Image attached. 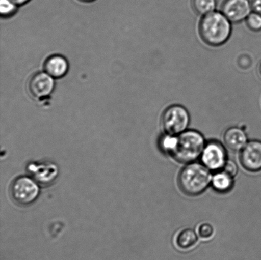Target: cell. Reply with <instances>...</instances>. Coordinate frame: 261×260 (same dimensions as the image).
<instances>
[{
    "label": "cell",
    "mask_w": 261,
    "mask_h": 260,
    "mask_svg": "<svg viewBox=\"0 0 261 260\" xmlns=\"http://www.w3.org/2000/svg\"><path fill=\"white\" fill-rule=\"evenodd\" d=\"M231 21L219 12L204 15L199 22V32L202 40L212 47L226 43L231 36Z\"/></svg>",
    "instance_id": "cell-1"
},
{
    "label": "cell",
    "mask_w": 261,
    "mask_h": 260,
    "mask_svg": "<svg viewBox=\"0 0 261 260\" xmlns=\"http://www.w3.org/2000/svg\"><path fill=\"white\" fill-rule=\"evenodd\" d=\"M212 176L203 164H188L179 173L178 183L180 190L189 196L201 194L211 184Z\"/></svg>",
    "instance_id": "cell-2"
},
{
    "label": "cell",
    "mask_w": 261,
    "mask_h": 260,
    "mask_svg": "<svg viewBox=\"0 0 261 260\" xmlns=\"http://www.w3.org/2000/svg\"><path fill=\"white\" fill-rule=\"evenodd\" d=\"M204 137L200 132L189 130L179 134L171 156L182 164L194 162L201 157L205 147Z\"/></svg>",
    "instance_id": "cell-3"
},
{
    "label": "cell",
    "mask_w": 261,
    "mask_h": 260,
    "mask_svg": "<svg viewBox=\"0 0 261 260\" xmlns=\"http://www.w3.org/2000/svg\"><path fill=\"white\" fill-rule=\"evenodd\" d=\"M189 122L188 110L180 105H173L163 112L161 123L165 133L178 136L187 131Z\"/></svg>",
    "instance_id": "cell-4"
},
{
    "label": "cell",
    "mask_w": 261,
    "mask_h": 260,
    "mask_svg": "<svg viewBox=\"0 0 261 260\" xmlns=\"http://www.w3.org/2000/svg\"><path fill=\"white\" fill-rule=\"evenodd\" d=\"M11 194L12 198L19 205H30L37 200L39 195V188L32 178L20 177L12 183Z\"/></svg>",
    "instance_id": "cell-5"
},
{
    "label": "cell",
    "mask_w": 261,
    "mask_h": 260,
    "mask_svg": "<svg viewBox=\"0 0 261 260\" xmlns=\"http://www.w3.org/2000/svg\"><path fill=\"white\" fill-rule=\"evenodd\" d=\"M202 164L210 170L219 171L227 162V152L223 145L217 141L207 142L201 155Z\"/></svg>",
    "instance_id": "cell-6"
},
{
    "label": "cell",
    "mask_w": 261,
    "mask_h": 260,
    "mask_svg": "<svg viewBox=\"0 0 261 260\" xmlns=\"http://www.w3.org/2000/svg\"><path fill=\"white\" fill-rule=\"evenodd\" d=\"M55 85L53 78L45 72H38L31 76L28 83V90L33 98L41 99L50 95Z\"/></svg>",
    "instance_id": "cell-7"
},
{
    "label": "cell",
    "mask_w": 261,
    "mask_h": 260,
    "mask_svg": "<svg viewBox=\"0 0 261 260\" xmlns=\"http://www.w3.org/2000/svg\"><path fill=\"white\" fill-rule=\"evenodd\" d=\"M241 164L250 172L261 170V141L257 140L248 142L240 155Z\"/></svg>",
    "instance_id": "cell-8"
},
{
    "label": "cell",
    "mask_w": 261,
    "mask_h": 260,
    "mask_svg": "<svg viewBox=\"0 0 261 260\" xmlns=\"http://www.w3.org/2000/svg\"><path fill=\"white\" fill-rule=\"evenodd\" d=\"M251 10L249 0H226L222 7V14L232 22L246 19Z\"/></svg>",
    "instance_id": "cell-9"
},
{
    "label": "cell",
    "mask_w": 261,
    "mask_h": 260,
    "mask_svg": "<svg viewBox=\"0 0 261 260\" xmlns=\"http://www.w3.org/2000/svg\"><path fill=\"white\" fill-rule=\"evenodd\" d=\"M28 170L32 173L35 180L40 185H47L52 183L57 178L58 169L57 166L50 163L41 164H30Z\"/></svg>",
    "instance_id": "cell-10"
},
{
    "label": "cell",
    "mask_w": 261,
    "mask_h": 260,
    "mask_svg": "<svg viewBox=\"0 0 261 260\" xmlns=\"http://www.w3.org/2000/svg\"><path fill=\"white\" fill-rule=\"evenodd\" d=\"M43 70L47 75L53 78H61L68 73V61L61 55H50L43 64Z\"/></svg>",
    "instance_id": "cell-11"
},
{
    "label": "cell",
    "mask_w": 261,
    "mask_h": 260,
    "mask_svg": "<svg viewBox=\"0 0 261 260\" xmlns=\"http://www.w3.org/2000/svg\"><path fill=\"white\" fill-rule=\"evenodd\" d=\"M224 141L230 150L239 151L244 149L248 142L247 134L239 127H231L225 132Z\"/></svg>",
    "instance_id": "cell-12"
},
{
    "label": "cell",
    "mask_w": 261,
    "mask_h": 260,
    "mask_svg": "<svg viewBox=\"0 0 261 260\" xmlns=\"http://www.w3.org/2000/svg\"><path fill=\"white\" fill-rule=\"evenodd\" d=\"M211 184L214 189L219 193H226L234 185L233 177L224 170L217 171L212 178Z\"/></svg>",
    "instance_id": "cell-13"
},
{
    "label": "cell",
    "mask_w": 261,
    "mask_h": 260,
    "mask_svg": "<svg viewBox=\"0 0 261 260\" xmlns=\"http://www.w3.org/2000/svg\"><path fill=\"white\" fill-rule=\"evenodd\" d=\"M198 242V234L192 229H184L177 234L175 243L178 248L182 250L193 248Z\"/></svg>",
    "instance_id": "cell-14"
},
{
    "label": "cell",
    "mask_w": 261,
    "mask_h": 260,
    "mask_svg": "<svg viewBox=\"0 0 261 260\" xmlns=\"http://www.w3.org/2000/svg\"><path fill=\"white\" fill-rule=\"evenodd\" d=\"M192 6L197 14L205 15L214 12L216 7V0H192Z\"/></svg>",
    "instance_id": "cell-15"
},
{
    "label": "cell",
    "mask_w": 261,
    "mask_h": 260,
    "mask_svg": "<svg viewBox=\"0 0 261 260\" xmlns=\"http://www.w3.org/2000/svg\"><path fill=\"white\" fill-rule=\"evenodd\" d=\"M176 141H177V136L165 133L161 137L160 147L164 152L171 155L175 149Z\"/></svg>",
    "instance_id": "cell-16"
},
{
    "label": "cell",
    "mask_w": 261,
    "mask_h": 260,
    "mask_svg": "<svg viewBox=\"0 0 261 260\" xmlns=\"http://www.w3.org/2000/svg\"><path fill=\"white\" fill-rule=\"evenodd\" d=\"M17 11V5L11 0H1L0 12L2 17L7 18L12 16Z\"/></svg>",
    "instance_id": "cell-17"
},
{
    "label": "cell",
    "mask_w": 261,
    "mask_h": 260,
    "mask_svg": "<svg viewBox=\"0 0 261 260\" xmlns=\"http://www.w3.org/2000/svg\"><path fill=\"white\" fill-rule=\"evenodd\" d=\"M246 24L253 32H259L261 30V15L256 12L250 13L247 17Z\"/></svg>",
    "instance_id": "cell-18"
},
{
    "label": "cell",
    "mask_w": 261,
    "mask_h": 260,
    "mask_svg": "<svg viewBox=\"0 0 261 260\" xmlns=\"http://www.w3.org/2000/svg\"><path fill=\"white\" fill-rule=\"evenodd\" d=\"M198 236L203 239H209L214 236V228L211 224L208 223H201L198 226Z\"/></svg>",
    "instance_id": "cell-19"
},
{
    "label": "cell",
    "mask_w": 261,
    "mask_h": 260,
    "mask_svg": "<svg viewBox=\"0 0 261 260\" xmlns=\"http://www.w3.org/2000/svg\"><path fill=\"white\" fill-rule=\"evenodd\" d=\"M222 170L234 178L237 175L239 169H238L236 163L231 161V160H227Z\"/></svg>",
    "instance_id": "cell-20"
},
{
    "label": "cell",
    "mask_w": 261,
    "mask_h": 260,
    "mask_svg": "<svg viewBox=\"0 0 261 260\" xmlns=\"http://www.w3.org/2000/svg\"><path fill=\"white\" fill-rule=\"evenodd\" d=\"M250 4H251L252 10H254V12L261 15V0H251Z\"/></svg>",
    "instance_id": "cell-21"
},
{
    "label": "cell",
    "mask_w": 261,
    "mask_h": 260,
    "mask_svg": "<svg viewBox=\"0 0 261 260\" xmlns=\"http://www.w3.org/2000/svg\"><path fill=\"white\" fill-rule=\"evenodd\" d=\"M14 4L17 5H23L29 2L30 0H11Z\"/></svg>",
    "instance_id": "cell-22"
},
{
    "label": "cell",
    "mask_w": 261,
    "mask_h": 260,
    "mask_svg": "<svg viewBox=\"0 0 261 260\" xmlns=\"http://www.w3.org/2000/svg\"><path fill=\"white\" fill-rule=\"evenodd\" d=\"M79 1L84 3H90L92 2L95 1V0H79Z\"/></svg>",
    "instance_id": "cell-23"
},
{
    "label": "cell",
    "mask_w": 261,
    "mask_h": 260,
    "mask_svg": "<svg viewBox=\"0 0 261 260\" xmlns=\"http://www.w3.org/2000/svg\"><path fill=\"white\" fill-rule=\"evenodd\" d=\"M259 73L261 77V63H260L259 66Z\"/></svg>",
    "instance_id": "cell-24"
}]
</instances>
